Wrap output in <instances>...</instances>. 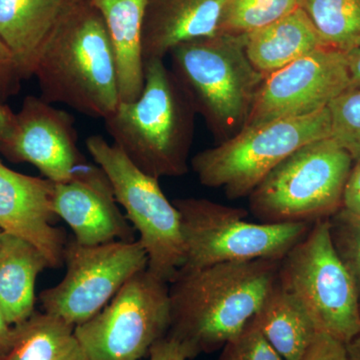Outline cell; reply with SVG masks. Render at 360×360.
Segmentation results:
<instances>
[{"label": "cell", "mask_w": 360, "mask_h": 360, "mask_svg": "<svg viewBox=\"0 0 360 360\" xmlns=\"http://www.w3.org/2000/svg\"><path fill=\"white\" fill-rule=\"evenodd\" d=\"M84 0H0V39L13 53L22 79L35 68L56 28Z\"/></svg>", "instance_id": "e0dca14e"}, {"label": "cell", "mask_w": 360, "mask_h": 360, "mask_svg": "<svg viewBox=\"0 0 360 360\" xmlns=\"http://www.w3.org/2000/svg\"><path fill=\"white\" fill-rule=\"evenodd\" d=\"M51 212L72 229L82 245L134 241V229L118 208L108 177L87 163L70 181L54 184Z\"/></svg>", "instance_id": "5bb4252c"}, {"label": "cell", "mask_w": 360, "mask_h": 360, "mask_svg": "<svg viewBox=\"0 0 360 360\" xmlns=\"http://www.w3.org/2000/svg\"><path fill=\"white\" fill-rule=\"evenodd\" d=\"M328 110L330 137L356 162L360 160V89H347L329 103Z\"/></svg>", "instance_id": "d4e9b609"}, {"label": "cell", "mask_w": 360, "mask_h": 360, "mask_svg": "<svg viewBox=\"0 0 360 360\" xmlns=\"http://www.w3.org/2000/svg\"><path fill=\"white\" fill-rule=\"evenodd\" d=\"M16 127V113L6 103H0V146L6 144Z\"/></svg>", "instance_id": "4dcf8cb0"}, {"label": "cell", "mask_w": 360, "mask_h": 360, "mask_svg": "<svg viewBox=\"0 0 360 360\" xmlns=\"http://www.w3.org/2000/svg\"><path fill=\"white\" fill-rule=\"evenodd\" d=\"M360 196V160L355 162L352 167L349 177H348L347 186H345L343 202L345 201L354 200Z\"/></svg>", "instance_id": "1f68e13d"}, {"label": "cell", "mask_w": 360, "mask_h": 360, "mask_svg": "<svg viewBox=\"0 0 360 360\" xmlns=\"http://www.w3.org/2000/svg\"><path fill=\"white\" fill-rule=\"evenodd\" d=\"M328 108L300 117L283 118L245 127L191 160L200 184L222 188L231 200L250 196L267 174L310 142L330 137Z\"/></svg>", "instance_id": "8992f818"}, {"label": "cell", "mask_w": 360, "mask_h": 360, "mask_svg": "<svg viewBox=\"0 0 360 360\" xmlns=\"http://www.w3.org/2000/svg\"><path fill=\"white\" fill-rule=\"evenodd\" d=\"M349 360H360V335L347 345Z\"/></svg>", "instance_id": "e575fe53"}, {"label": "cell", "mask_w": 360, "mask_h": 360, "mask_svg": "<svg viewBox=\"0 0 360 360\" xmlns=\"http://www.w3.org/2000/svg\"><path fill=\"white\" fill-rule=\"evenodd\" d=\"M281 260L180 269L168 285L167 335L181 342L191 359L224 347L262 307L276 285Z\"/></svg>", "instance_id": "6da1fadb"}, {"label": "cell", "mask_w": 360, "mask_h": 360, "mask_svg": "<svg viewBox=\"0 0 360 360\" xmlns=\"http://www.w3.org/2000/svg\"><path fill=\"white\" fill-rule=\"evenodd\" d=\"M253 321L285 360H302L319 333L302 303L278 278Z\"/></svg>", "instance_id": "44dd1931"}, {"label": "cell", "mask_w": 360, "mask_h": 360, "mask_svg": "<svg viewBox=\"0 0 360 360\" xmlns=\"http://www.w3.org/2000/svg\"><path fill=\"white\" fill-rule=\"evenodd\" d=\"M2 233H4V231H0V239H1Z\"/></svg>", "instance_id": "8d00e7d4"}, {"label": "cell", "mask_w": 360, "mask_h": 360, "mask_svg": "<svg viewBox=\"0 0 360 360\" xmlns=\"http://www.w3.org/2000/svg\"><path fill=\"white\" fill-rule=\"evenodd\" d=\"M90 1L103 16L115 53L120 103H131L144 86L142 35L148 0Z\"/></svg>", "instance_id": "ac0fdd59"}, {"label": "cell", "mask_w": 360, "mask_h": 360, "mask_svg": "<svg viewBox=\"0 0 360 360\" xmlns=\"http://www.w3.org/2000/svg\"><path fill=\"white\" fill-rule=\"evenodd\" d=\"M172 72L222 141L245 129L264 80L246 56L245 34L191 40L170 52Z\"/></svg>", "instance_id": "277c9868"}, {"label": "cell", "mask_w": 360, "mask_h": 360, "mask_svg": "<svg viewBox=\"0 0 360 360\" xmlns=\"http://www.w3.org/2000/svg\"><path fill=\"white\" fill-rule=\"evenodd\" d=\"M342 207L349 210V212L360 214V196L359 198H354V200L345 201Z\"/></svg>", "instance_id": "d590c367"}, {"label": "cell", "mask_w": 360, "mask_h": 360, "mask_svg": "<svg viewBox=\"0 0 360 360\" xmlns=\"http://www.w3.org/2000/svg\"><path fill=\"white\" fill-rule=\"evenodd\" d=\"M354 162L333 137L310 142L258 184L250 195L251 212L262 224L329 219L342 208Z\"/></svg>", "instance_id": "5b68a950"}, {"label": "cell", "mask_w": 360, "mask_h": 360, "mask_svg": "<svg viewBox=\"0 0 360 360\" xmlns=\"http://www.w3.org/2000/svg\"><path fill=\"white\" fill-rule=\"evenodd\" d=\"M186 246L181 269H191L257 259H283L312 224H252L238 208L205 198H177Z\"/></svg>", "instance_id": "52a82bcc"}, {"label": "cell", "mask_w": 360, "mask_h": 360, "mask_svg": "<svg viewBox=\"0 0 360 360\" xmlns=\"http://www.w3.org/2000/svg\"><path fill=\"white\" fill-rule=\"evenodd\" d=\"M169 326L168 283L146 269L75 333L89 360H141Z\"/></svg>", "instance_id": "30bf717a"}, {"label": "cell", "mask_w": 360, "mask_h": 360, "mask_svg": "<svg viewBox=\"0 0 360 360\" xmlns=\"http://www.w3.org/2000/svg\"><path fill=\"white\" fill-rule=\"evenodd\" d=\"M219 360H285L265 338L251 319L245 328L227 341Z\"/></svg>", "instance_id": "4316f807"}, {"label": "cell", "mask_w": 360, "mask_h": 360, "mask_svg": "<svg viewBox=\"0 0 360 360\" xmlns=\"http://www.w3.org/2000/svg\"><path fill=\"white\" fill-rule=\"evenodd\" d=\"M326 47L300 7L271 25L245 34V52L264 77Z\"/></svg>", "instance_id": "ffe728a7"}, {"label": "cell", "mask_w": 360, "mask_h": 360, "mask_svg": "<svg viewBox=\"0 0 360 360\" xmlns=\"http://www.w3.org/2000/svg\"><path fill=\"white\" fill-rule=\"evenodd\" d=\"M21 80L13 53L0 39V103H6L7 99L18 94Z\"/></svg>", "instance_id": "83f0119b"}, {"label": "cell", "mask_w": 360, "mask_h": 360, "mask_svg": "<svg viewBox=\"0 0 360 360\" xmlns=\"http://www.w3.org/2000/svg\"><path fill=\"white\" fill-rule=\"evenodd\" d=\"M0 151L14 162L34 165L53 184L75 179L89 163L77 148L75 117L32 96L23 101L13 135Z\"/></svg>", "instance_id": "4fadbf2b"}, {"label": "cell", "mask_w": 360, "mask_h": 360, "mask_svg": "<svg viewBox=\"0 0 360 360\" xmlns=\"http://www.w3.org/2000/svg\"><path fill=\"white\" fill-rule=\"evenodd\" d=\"M278 283L302 303L319 333L348 345L360 335V296L338 257L328 219L317 220L281 260Z\"/></svg>", "instance_id": "ba28073f"}, {"label": "cell", "mask_w": 360, "mask_h": 360, "mask_svg": "<svg viewBox=\"0 0 360 360\" xmlns=\"http://www.w3.org/2000/svg\"><path fill=\"white\" fill-rule=\"evenodd\" d=\"M53 182L20 174L0 161V231L37 246L49 269L65 264L66 236L54 226L51 212Z\"/></svg>", "instance_id": "9a60e30c"}, {"label": "cell", "mask_w": 360, "mask_h": 360, "mask_svg": "<svg viewBox=\"0 0 360 360\" xmlns=\"http://www.w3.org/2000/svg\"><path fill=\"white\" fill-rule=\"evenodd\" d=\"M348 68H349V89H360V49L348 54Z\"/></svg>", "instance_id": "836d02e7"}, {"label": "cell", "mask_w": 360, "mask_h": 360, "mask_svg": "<svg viewBox=\"0 0 360 360\" xmlns=\"http://www.w3.org/2000/svg\"><path fill=\"white\" fill-rule=\"evenodd\" d=\"M349 85L347 54L321 47L265 77L245 127L324 110Z\"/></svg>", "instance_id": "7c38bea8"}, {"label": "cell", "mask_w": 360, "mask_h": 360, "mask_svg": "<svg viewBox=\"0 0 360 360\" xmlns=\"http://www.w3.org/2000/svg\"><path fill=\"white\" fill-rule=\"evenodd\" d=\"M49 269L41 251L13 234L0 239V310L11 326H18L34 314L35 281Z\"/></svg>", "instance_id": "d6986e66"}, {"label": "cell", "mask_w": 360, "mask_h": 360, "mask_svg": "<svg viewBox=\"0 0 360 360\" xmlns=\"http://www.w3.org/2000/svg\"><path fill=\"white\" fill-rule=\"evenodd\" d=\"M41 98L105 120L120 103L115 53L105 23L90 0L56 28L34 71Z\"/></svg>", "instance_id": "7a4b0ae2"}, {"label": "cell", "mask_w": 360, "mask_h": 360, "mask_svg": "<svg viewBox=\"0 0 360 360\" xmlns=\"http://www.w3.org/2000/svg\"><path fill=\"white\" fill-rule=\"evenodd\" d=\"M324 45L345 54L360 49V0H298Z\"/></svg>", "instance_id": "603a6c76"}, {"label": "cell", "mask_w": 360, "mask_h": 360, "mask_svg": "<svg viewBox=\"0 0 360 360\" xmlns=\"http://www.w3.org/2000/svg\"><path fill=\"white\" fill-rule=\"evenodd\" d=\"M148 360H186L191 359L186 347L179 340L167 335L161 338L149 350Z\"/></svg>", "instance_id": "f546056e"}, {"label": "cell", "mask_w": 360, "mask_h": 360, "mask_svg": "<svg viewBox=\"0 0 360 360\" xmlns=\"http://www.w3.org/2000/svg\"><path fill=\"white\" fill-rule=\"evenodd\" d=\"M85 146L108 177L116 202L139 232V243L148 255V269L169 283L186 259L179 210L163 193L158 179L135 167L115 144L101 135H91Z\"/></svg>", "instance_id": "9c48e42d"}, {"label": "cell", "mask_w": 360, "mask_h": 360, "mask_svg": "<svg viewBox=\"0 0 360 360\" xmlns=\"http://www.w3.org/2000/svg\"><path fill=\"white\" fill-rule=\"evenodd\" d=\"M302 360H349L347 345L329 335L319 333Z\"/></svg>", "instance_id": "f1b7e54d"}, {"label": "cell", "mask_w": 360, "mask_h": 360, "mask_svg": "<svg viewBox=\"0 0 360 360\" xmlns=\"http://www.w3.org/2000/svg\"><path fill=\"white\" fill-rule=\"evenodd\" d=\"M331 240L360 296V214L340 208L328 219Z\"/></svg>", "instance_id": "484cf974"}, {"label": "cell", "mask_w": 360, "mask_h": 360, "mask_svg": "<svg viewBox=\"0 0 360 360\" xmlns=\"http://www.w3.org/2000/svg\"><path fill=\"white\" fill-rule=\"evenodd\" d=\"M14 336V326L7 322L0 310V359L6 354L11 347Z\"/></svg>", "instance_id": "d6a6232c"}, {"label": "cell", "mask_w": 360, "mask_h": 360, "mask_svg": "<svg viewBox=\"0 0 360 360\" xmlns=\"http://www.w3.org/2000/svg\"><path fill=\"white\" fill-rule=\"evenodd\" d=\"M195 113L174 72L153 58L144 63L141 96L118 103L104 124L113 144L144 174L179 177L188 172Z\"/></svg>", "instance_id": "3957f363"}, {"label": "cell", "mask_w": 360, "mask_h": 360, "mask_svg": "<svg viewBox=\"0 0 360 360\" xmlns=\"http://www.w3.org/2000/svg\"><path fill=\"white\" fill-rule=\"evenodd\" d=\"M66 274L53 288L40 293L45 314L72 326L89 321L112 300L127 281L148 269L139 240L82 245L75 238L65 251Z\"/></svg>", "instance_id": "8fae6325"}, {"label": "cell", "mask_w": 360, "mask_h": 360, "mask_svg": "<svg viewBox=\"0 0 360 360\" xmlns=\"http://www.w3.org/2000/svg\"><path fill=\"white\" fill-rule=\"evenodd\" d=\"M0 360H89L75 326L47 314L35 312L14 326L8 352Z\"/></svg>", "instance_id": "7402d4cb"}, {"label": "cell", "mask_w": 360, "mask_h": 360, "mask_svg": "<svg viewBox=\"0 0 360 360\" xmlns=\"http://www.w3.org/2000/svg\"><path fill=\"white\" fill-rule=\"evenodd\" d=\"M227 0H148L142 35L144 63L163 59L191 40L221 34Z\"/></svg>", "instance_id": "2e32d148"}, {"label": "cell", "mask_w": 360, "mask_h": 360, "mask_svg": "<svg viewBox=\"0 0 360 360\" xmlns=\"http://www.w3.org/2000/svg\"><path fill=\"white\" fill-rule=\"evenodd\" d=\"M297 7L298 0H227L221 34L243 35L257 32Z\"/></svg>", "instance_id": "cb8c5ba5"}]
</instances>
